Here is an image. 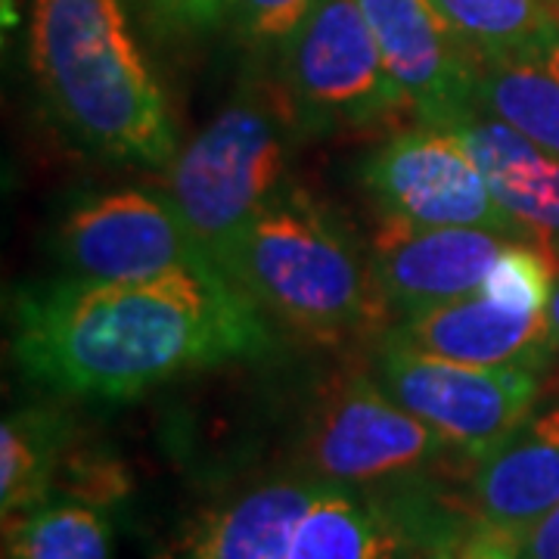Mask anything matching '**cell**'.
I'll return each instance as SVG.
<instances>
[{
    "mask_svg": "<svg viewBox=\"0 0 559 559\" xmlns=\"http://www.w3.org/2000/svg\"><path fill=\"white\" fill-rule=\"evenodd\" d=\"M10 348L32 382L72 399L128 401L180 373L259 358L261 308L218 264L156 280H62L22 293Z\"/></svg>",
    "mask_w": 559,
    "mask_h": 559,
    "instance_id": "cell-1",
    "label": "cell"
},
{
    "mask_svg": "<svg viewBox=\"0 0 559 559\" xmlns=\"http://www.w3.org/2000/svg\"><path fill=\"white\" fill-rule=\"evenodd\" d=\"M28 62L47 106L87 150L168 168L178 138L121 0H32Z\"/></svg>",
    "mask_w": 559,
    "mask_h": 559,
    "instance_id": "cell-2",
    "label": "cell"
},
{
    "mask_svg": "<svg viewBox=\"0 0 559 559\" xmlns=\"http://www.w3.org/2000/svg\"><path fill=\"white\" fill-rule=\"evenodd\" d=\"M215 264L261 311L320 342L382 333L392 311L373 264L323 205L283 190L227 242Z\"/></svg>",
    "mask_w": 559,
    "mask_h": 559,
    "instance_id": "cell-3",
    "label": "cell"
},
{
    "mask_svg": "<svg viewBox=\"0 0 559 559\" xmlns=\"http://www.w3.org/2000/svg\"><path fill=\"white\" fill-rule=\"evenodd\" d=\"M296 134L277 81L261 79L227 103L168 165L165 193L212 261L286 190Z\"/></svg>",
    "mask_w": 559,
    "mask_h": 559,
    "instance_id": "cell-4",
    "label": "cell"
},
{
    "mask_svg": "<svg viewBox=\"0 0 559 559\" xmlns=\"http://www.w3.org/2000/svg\"><path fill=\"white\" fill-rule=\"evenodd\" d=\"M274 81L299 134L399 131L417 121L382 62L358 0H320L277 47Z\"/></svg>",
    "mask_w": 559,
    "mask_h": 559,
    "instance_id": "cell-5",
    "label": "cell"
},
{
    "mask_svg": "<svg viewBox=\"0 0 559 559\" xmlns=\"http://www.w3.org/2000/svg\"><path fill=\"white\" fill-rule=\"evenodd\" d=\"M451 454L457 451L401 407L370 373H348L333 382L301 432L305 473L360 491H417L414 485Z\"/></svg>",
    "mask_w": 559,
    "mask_h": 559,
    "instance_id": "cell-6",
    "label": "cell"
},
{
    "mask_svg": "<svg viewBox=\"0 0 559 559\" xmlns=\"http://www.w3.org/2000/svg\"><path fill=\"white\" fill-rule=\"evenodd\" d=\"M373 377L414 417L432 426L460 457L479 463L535 414L532 367H476L380 342Z\"/></svg>",
    "mask_w": 559,
    "mask_h": 559,
    "instance_id": "cell-7",
    "label": "cell"
},
{
    "mask_svg": "<svg viewBox=\"0 0 559 559\" xmlns=\"http://www.w3.org/2000/svg\"><path fill=\"white\" fill-rule=\"evenodd\" d=\"M360 187L382 218L414 227H481L525 240L520 224L491 197L463 140L444 128L419 121L399 128L364 159Z\"/></svg>",
    "mask_w": 559,
    "mask_h": 559,
    "instance_id": "cell-8",
    "label": "cell"
},
{
    "mask_svg": "<svg viewBox=\"0 0 559 559\" xmlns=\"http://www.w3.org/2000/svg\"><path fill=\"white\" fill-rule=\"evenodd\" d=\"M60 261L69 280L131 283L215 264L168 193L112 190L62 221Z\"/></svg>",
    "mask_w": 559,
    "mask_h": 559,
    "instance_id": "cell-9",
    "label": "cell"
},
{
    "mask_svg": "<svg viewBox=\"0 0 559 559\" xmlns=\"http://www.w3.org/2000/svg\"><path fill=\"white\" fill-rule=\"evenodd\" d=\"M358 7L419 124L451 128L476 112L479 57L432 0H358Z\"/></svg>",
    "mask_w": 559,
    "mask_h": 559,
    "instance_id": "cell-10",
    "label": "cell"
},
{
    "mask_svg": "<svg viewBox=\"0 0 559 559\" xmlns=\"http://www.w3.org/2000/svg\"><path fill=\"white\" fill-rule=\"evenodd\" d=\"M510 237L481 227H414L382 218L370 264L392 323L479 293Z\"/></svg>",
    "mask_w": 559,
    "mask_h": 559,
    "instance_id": "cell-11",
    "label": "cell"
},
{
    "mask_svg": "<svg viewBox=\"0 0 559 559\" xmlns=\"http://www.w3.org/2000/svg\"><path fill=\"white\" fill-rule=\"evenodd\" d=\"M466 532H451L414 495L395 500L348 485L320 481L305 503L289 538V559H399L407 544H454Z\"/></svg>",
    "mask_w": 559,
    "mask_h": 559,
    "instance_id": "cell-12",
    "label": "cell"
},
{
    "mask_svg": "<svg viewBox=\"0 0 559 559\" xmlns=\"http://www.w3.org/2000/svg\"><path fill=\"white\" fill-rule=\"evenodd\" d=\"M380 342L457 364L532 370H540L554 352L547 311L510 308L481 293L395 320Z\"/></svg>",
    "mask_w": 559,
    "mask_h": 559,
    "instance_id": "cell-13",
    "label": "cell"
},
{
    "mask_svg": "<svg viewBox=\"0 0 559 559\" xmlns=\"http://www.w3.org/2000/svg\"><path fill=\"white\" fill-rule=\"evenodd\" d=\"M320 479L308 473L242 485L193 510L153 559H289V538Z\"/></svg>",
    "mask_w": 559,
    "mask_h": 559,
    "instance_id": "cell-14",
    "label": "cell"
},
{
    "mask_svg": "<svg viewBox=\"0 0 559 559\" xmlns=\"http://www.w3.org/2000/svg\"><path fill=\"white\" fill-rule=\"evenodd\" d=\"M476 522L525 538L559 507V404L522 423L476 463L469 481Z\"/></svg>",
    "mask_w": 559,
    "mask_h": 559,
    "instance_id": "cell-15",
    "label": "cell"
},
{
    "mask_svg": "<svg viewBox=\"0 0 559 559\" xmlns=\"http://www.w3.org/2000/svg\"><path fill=\"white\" fill-rule=\"evenodd\" d=\"M463 140L491 197L520 224L525 240L559 259V159L488 112H469L444 128Z\"/></svg>",
    "mask_w": 559,
    "mask_h": 559,
    "instance_id": "cell-16",
    "label": "cell"
},
{
    "mask_svg": "<svg viewBox=\"0 0 559 559\" xmlns=\"http://www.w3.org/2000/svg\"><path fill=\"white\" fill-rule=\"evenodd\" d=\"M476 109L559 159V38L510 57L479 60Z\"/></svg>",
    "mask_w": 559,
    "mask_h": 559,
    "instance_id": "cell-17",
    "label": "cell"
},
{
    "mask_svg": "<svg viewBox=\"0 0 559 559\" xmlns=\"http://www.w3.org/2000/svg\"><path fill=\"white\" fill-rule=\"evenodd\" d=\"M72 441L60 414L16 411L0 426V510L3 520L20 516L50 500L57 491V469Z\"/></svg>",
    "mask_w": 559,
    "mask_h": 559,
    "instance_id": "cell-18",
    "label": "cell"
},
{
    "mask_svg": "<svg viewBox=\"0 0 559 559\" xmlns=\"http://www.w3.org/2000/svg\"><path fill=\"white\" fill-rule=\"evenodd\" d=\"M7 559H112V528L100 507L50 498L3 520Z\"/></svg>",
    "mask_w": 559,
    "mask_h": 559,
    "instance_id": "cell-19",
    "label": "cell"
},
{
    "mask_svg": "<svg viewBox=\"0 0 559 559\" xmlns=\"http://www.w3.org/2000/svg\"><path fill=\"white\" fill-rule=\"evenodd\" d=\"M479 60L510 57L559 38L547 0H432Z\"/></svg>",
    "mask_w": 559,
    "mask_h": 559,
    "instance_id": "cell-20",
    "label": "cell"
},
{
    "mask_svg": "<svg viewBox=\"0 0 559 559\" xmlns=\"http://www.w3.org/2000/svg\"><path fill=\"white\" fill-rule=\"evenodd\" d=\"M557 277L559 259L554 252H547L538 242L510 240L488 267L479 293L510 308L547 311Z\"/></svg>",
    "mask_w": 559,
    "mask_h": 559,
    "instance_id": "cell-21",
    "label": "cell"
},
{
    "mask_svg": "<svg viewBox=\"0 0 559 559\" xmlns=\"http://www.w3.org/2000/svg\"><path fill=\"white\" fill-rule=\"evenodd\" d=\"M320 0H234L230 20L237 35L252 47H280Z\"/></svg>",
    "mask_w": 559,
    "mask_h": 559,
    "instance_id": "cell-22",
    "label": "cell"
},
{
    "mask_svg": "<svg viewBox=\"0 0 559 559\" xmlns=\"http://www.w3.org/2000/svg\"><path fill=\"white\" fill-rule=\"evenodd\" d=\"M520 538L476 522L457 544V559H520Z\"/></svg>",
    "mask_w": 559,
    "mask_h": 559,
    "instance_id": "cell-23",
    "label": "cell"
},
{
    "mask_svg": "<svg viewBox=\"0 0 559 559\" xmlns=\"http://www.w3.org/2000/svg\"><path fill=\"white\" fill-rule=\"evenodd\" d=\"M165 20L187 25V28H209L230 16L234 0H150Z\"/></svg>",
    "mask_w": 559,
    "mask_h": 559,
    "instance_id": "cell-24",
    "label": "cell"
},
{
    "mask_svg": "<svg viewBox=\"0 0 559 559\" xmlns=\"http://www.w3.org/2000/svg\"><path fill=\"white\" fill-rule=\"evenodd\" d=\"M520 559H559V507L522 538Z\"/></svg>",
    "mask_w": 559,
    "mask_h": 559,
    "instance_id": "cell-25",
    "label": "cell"
},
{
    "mask_svg": "<svg viewBox=\"0 0 559 559\" xmlns=\"http://www.w3.org/2000/svg\"><path fill=\"white\" fill-rule=\"evenodd\" d=\"M547 326H550V340H554V348H559V277H557V283H554L550 301H547Z\"/></svg>",
    "mask_w": 559,
    "mask_h": 559,
    "instance_id": "cell-26",
    "label": "cell"
},
{
    "mask_svg": "<svg viewBox=\"0 0 559 559\" xmlns=\"http://www.w3.org/2000/svg\"><path fill=\"white\" fill-rule=\"evenodd\" d=\"M457 544L460 540H454V544H439V547L429 550V557L426 559H457Z\"/></svg>",
    "mask_w": 559,
    "mask_h": 559,
    "instance_id": "cell-27",
    "label": "cell"
},
{
    "mask_svg": "<svg viewBox=\"0 0 559 559\" xmlns=\"http://www.w3.org/2000/svg\"><path fill=\"white\" fill-rule=\"evenodd\" d=\"M547 3H550V10H554V16H557L559 22V0H547Z\"/></svg>",
    "mask_w": 559,
    "mask_h": 559,
    "instance_id": "cell-28",
    "label": "cell"
}]
</instances>
